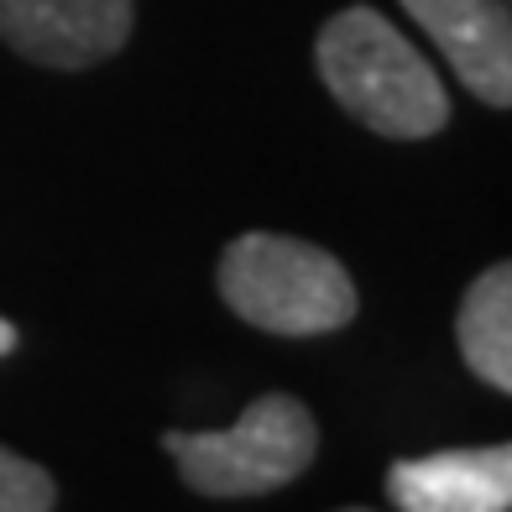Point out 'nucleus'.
Returning <instances> with one entry per match:
<instances>
[{"label":"nucleus","mask_w":512,"mask_h":512,"mask_svg":"<svg viewBox=\"0 0 512 512\" xmlns=\"http://www.w3.org/2000/svg\"><path fill=\"white\" fill-rule=\"evenodd\" d=\"M314 58L324 89L377 136L418 142L450 121V95L439 74L382 11L351 6L330 16L314 42Z\"/></svg>","instance_id":"1"},{"label":"nucleus","mask_w":512,"mask_h":512,"mask_svg":"<svg viewBox=\"0 0 512 512\" xmlns=\"http://www.w3.org/2000/svg\"><path fill=\"white\" fill-rule=\"evenodd\" d=\"M220 298L267 335H330L356 319V283L330 251L251 230L220 256Z\"/></svg>","instance_id":"2"},{"label":"nucleus","mask_w":512,"mask_h":512,"mask_svg":"<svg viewBox=\"0 0 512 512\" xmlns=\"http://www.w3.org/2000/svg\"><path fill=\"white\" fill-rule=\"evenodd\" d=\"M168 455L178 460V476L204 497H262L288 486L293 476L309 471L319 450L314 413L288 398L267 392L256 398L236 424L220 434H162Z\"/></svg>","instance_id":"3"},{"label":"nucleus","mask_w":512,"mask_h":512,"mask_svg":"<svg viewBox=\"0 0 512 512\" xmlns=\"http://www.w3.org/2000/svg\"><path fill=\"white\" fill-rule=\"evenodd\" d=\"M0 37L42 68H95L131 37V0H0Z\"/></svg>","instance_id":"4"},{"label":"nucleus","mask_w":512,"mask_h":512,"mask_svg":"<svg viewBox=\"0 0 512 512\" xmlns=\"http://www.w3.org/2000/svg\"><path fill=\"white\" fill-rule=\"evenodd\" d=\"M476 100L512 110V6L507 0H403Z\"/></svg>","instance_id":"5"},{"label":"nucleus","mask_w":512,"mask_h":512,"mask_svg":"<svg viewBox=\"0 0 512 512\" xmlns=\"http://www.w3.org/2000/svg\"><path fill=\"white\" fill-rule=\"evenodd\" d=\"M387 497L398 512H512L497 445L398 460L387 471Z\"/></svg>","instance_id":"6"},{"label":"nucleus","mask_w":512,"mask_h":512,"mask_svg":"<svg viewBox=\"0 0 512 512\" xmlns=\"http://www.w3.org/2000/svg\"><path fill=\"white\" fill-rule=\"evenodd\" d=\"M455 340L465 366L481 382L512 392V262L486 267L471 283V293L460 298Z\"/></svg>","instance_id":"7"},{"label":"nucleus","mask_w":512,"mask_h":512,"mask_svg":"<svg viewBox=\"0 0 512 512\" xmlns=\"http://www.w3.org/2000/svg\"><path fill=\"white\" fill-rule=\"evenodd\" d=\"M53 476L37 460L0 450V512H53Z\"/></svg>","instance_id":"8"},{"label":"nucleus","mask_w":512,"mask_h":512,"mask_svg":"<svg viewBox=\"0 0 512 512\" xmlns=\"http://www.w3.org/2000/svg\"><path fill=\"white\" fill-rule=\"evenodd\" d=\"M497 455H502V476H507V502H512V445H497Z\"/></svg>","instance_id":"9"},{"label":"nucleus","mask_w":512,"mask_h":512,"mask_svg":"<svg viewBox=\"0 0 512 512\" xmlns=\"http://www.w3.org/2000/svg\"><path fill=\"white\" fill-rule=\"evenodd\" d=\"M11 351H16V330H11L6 319H0V356H11Z\"/></svg>","instance_id":"10"},{"label":"nucleus","mask_w":512,"mask_h":512,"mask_svg":"<svg viewBox=\"0 0 512 512\" xmlns=\"http://www.w3.org/2000/svg\"><path fill=\"white\" fill-rule=\"evenodd\" d=\"M345 512H371V507H345Z\"/></svg>","instance_id":"11"},{"label":"nucleus","mask_w":512,"mask_h":512,"mask_svg":"<svg viewBox=\"0 0 512 512\" xmlns=\"http://www.w3.org/2000/svg\"><path fill=\"white\" fill-rule=\"evenodd\" d=\"M507 6H512V0H507Z\"/></svg>","instance_id":"12"}]
</instances>
